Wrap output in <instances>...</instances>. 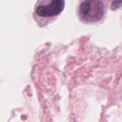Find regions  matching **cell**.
Instances as JSON below:
<instances>
[{
  "label": "cell",
  "instance_id": "obj_3",
  "mask_svg": "<svg viewBox=\"0 0 122 122\" xmlns=\"http://www.w3.org/2000/svg\"><path fill=\"white\" fill-rule=\"evenodd\" d=\"M112 9H116L122 5V0H111Z\"/></svg>",
  "mask_w": 122,
  "mask_h": 122
},
{
  "label": "cell",
  "instance_id": "obj_1",
  "mask_svg": "<svg viewBox=\"0 0 122 122\" xmlns=\"http://www.w3.org/2000/svg\"><path fill=\"white\" fill-rule=\"evenodd\" d=\"M65 0H39L35 9V17L41 24L56 18L64 9Z\"/></svg>",
  "mask_w": 122,
  "mask_h": 122
},
{
  "label": "cell",
  "instance_id": "obj_2",
  "mask_svg": "<svg viewBox=\"0 0 122 122\" xmlns=\"http://www.w3.org/2000/svg\"><path fill=\"white\" fill-rule=\"evenodd\" d=\"M104 5L101 0H82L78 4L77 14L84 23H96L104 16Z\"/></svg>",
  "mask_w": 122,
  "mask_h": 122
}]
</instances>
